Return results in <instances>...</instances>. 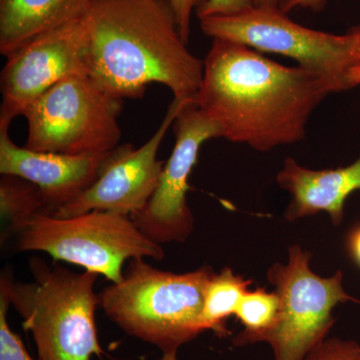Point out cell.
<instances>
[{
  "label": "cell",
  "mask_w": 360,
  "mask_h": 360,
  "mask_svg": "<svg viewBox=\"0 0 360 360\" xmlns=\"http://www.w3.org/2000/svg\"><path fill=\"white\" fill-rule=\"evenodd\" d=\"M279 307L281 300L276 291L269 292L262 288L246 291L234 314L243 326V331L232 340L234 347L262 342L276 326Z\"/></svg>",
  "instance_id": "e0dca14e"
},
{
  "label": "cell",
  "mask_w": 360,
  "mask_h": 360,
  "mask_svg": "<svg viewBox=\"0 0 360 360\" xmlns=\"http://www.w3.org/2000/svg\"><path fill=\"white\" fill-rule=\"evenodd\" d=\"M357 85H360V63L352 68L349 75H348V86H349V89H354Z\"/></svg>",
  "instance_id": "cb8c5ba5"
},
{
  "label": "cell",
  "mask_w": 360,
  "mask_h": 360,
  "mask_svg": "<svg viewBox=\"0 0 360 360\" xmlns=\"http://www.w3.org/2000/svg\"><path fill=\"white\" fill-rule=\"evenodd\" d=\"M207 0H168L176 18L180 35L187 44L191 39V16Z\"/></svg>",
  "instance_id": "ffe728a7"
},
{
  "label": "cell",
  "mask_w": 360,
  "mask_h": 360,
  "mask_svg": "<svg viewBox=\"0 0 360 360\" xmlns=\"http://www.w3.org/2000/svg\"><path fill=\"white\" fill-rule=\"evenodd\" d=\"M174 123V150L163 167L158 188L146 207L131 217L142 233L160 245L184 243L193 233L194 217L187 202L189 177L201 146L222 137L219 125L198 110L193 99L184 103Z\"/></svg>",
  "instance_id": "9c48e42d"
},
{
  "label": "cell",
  "mask_w": 360,
  "mask_h": 360,
  "mask_svg": "<svg viewBox=\"0 0 360 360\" xmlns=\"http://www.w3.org/2000/svg\"><path fill=\"white\" fill-rule=\"evenodd\" d=\"M311 257L309 251L293 245L288 264L277 262L267 271L281 300L276 326L262 340L271 347L274 360H305L328 338L336 305L356 302L343 288L340 270L333 276H317L310 269Z\"/></svg>",
  "instance_id": "ba28073f"
},
{
  "label": "cell",
  "mask_w": 360,
  "mask_h": 360,
  "mask_svg": "<svg viewBox=\"0 0 360 360\" xmlns=\"http://www.w3.org/2000/svg\"><path fill=\"white\" fill-rule=\"evenodd\" d=\"M276 180L290 194V202L284 213L286 220L295 221L324 212L338 226L345 219L348 196L360 191V158L348 167L322 170L302 167L288 158Z\"/></svg>",
  "instance_id": "4fadbf2b"
},
{
  "label": "cell",
  "mask_w": 360,
  "mask_h": 360,
  "mask_svg": "<svg viewBox=\"0 0 360 360\" xmlns=\"http://www.w3.org/2000/svg\"><path fill=\"white\" fill-rule=\"evenodd\" d=\"M253 6L257 7H281L285 0H251Z\"/></svg>",
  "instance_id": "d4e9b609"
},
{
  "label": "cell",
  "mask_w": 360,
  "mask_h": 360,
  "mask_svg": "<svg viewBox=\"0 0 360 360\" xmlns=\"http://www.w3.org/2000/svg\"><path fill=\"white\" fill-rule=\"evenodd\" d=\"M33 281L21 283L4 269L0 276L9 302L30 331L39 360H91L104 355L97 338L94 291L98 274H78L39 257L30 259Z\"/></svg>",
  "instance_id": "277c9868"
},
{
  "label": "cell",
  "mask_w": 360,
  "mask_h": 360,
  "mask_svg": "<svg viewBox=\"0 0 360 360\" xmlns=\"http://www.w3.org/2000/svg\"><path fill=\"white\" fill-rule=\"evenodd\" d=\"M11 307L4 283H0V360H39L32 359L18 333L9 328L7 312Z\"/></svg>",
  "instance_id": "ac0fdd59"
},
{
  "label": "cell",
  "mask_w": 360,
  "mask_h": 360,
  "mask_svg": "<svg viewBox=\"0 0 360 360\" xmlns=\"http://www.w3.org/2000/svg\"><path fill=\"white\" fill-rule=\"evenodd\" d=\"M194 103L222 137L270 151L302 141L311 113L338 92L328 78L284 66L238 42L212 39Z\"/></svg>",
  "instance_id": "6da1fadb"
},
{
  "label": "cell",
  "mask_w": 360,
  "mask_h": 360,
  "mask_svg": "<svg viewBox=\"0 0 360 360\" xmlns=\"http://www.w3.org/2000/svg\"><path fill=\"white\" fill-rule=\"evenodd\" d=\"M186 101L174 98L158 130L141 148L124 144L106 155L96 181L52 217L68 219L101 210L131 217L143 210L158 188L165 165L158 158V149Z\"/></svg>",
  "instance_id": "30bf717a"
},
{
  "label": "cell",
  "mask_w": 360,
  "mask_h": 360,
  "mask_svg": "<svg viewBox=\"0 0 360 360\" xmlns=\"http://www.w3.org/2000/svg\"><path fill=\"white\" fill-rule=\"evenodd\" d=\"M15 250L42 251L112 283L122 281L123 266L131 258L165 257L162 246L144 236L131 217L101 210L68 219L39 213L16 238Z\"/></svg>",
  "instance_id": "8992f818"
},
{
  "label": "cell",
  "mask_w": 360,
  "mask_h": 360,
  "mask_svg": "<svg viewBox=\"0 0 360 360\" xmlns=\"http://www.w3.org/2000/svg\"><path fill=\"white\" fill-rule=\"evenodd\" d=\"M252 281L234 274L231 267L212 274L206 284L203 296L202 326L220 338L231 335L227 319L236 314L241 298L248 291Z\"/></svg>",
  "instance_id": "2e32d148"
},
{
  "label": "cell",
  "mask_w": 360,
  "mask_h": 360,
  "mask_svg": "<svg viewBox=\"0 0 360 360\" xmlns=\"http://www.w3.org/2000/svg\"><path fill=\"white\" fill-rule=\"evenodd\" d=\"M123 99L78 72L63 78L26 110L25 148L41 153L105 158L120 146Z\"/></svg>",
  "instance_id": "5b68a950"
},
{
  "label": "cell",
  "mask_w": 360,
  "mask_h": 360,
  "mask_svg": "<svg viewBox=\"0 0 360 360\" xmlns=\"http://www.w3.org/2000/svg\"><path fill=\"white\" fill-rule=\"evenodd\" d=\"M92 0H0V53L61 26L84 20Z\"/></svg>",
  "instance_id": "5bb4252c"
},
{
  "label": "cell",
  "mask_w": 360,
  "mask_h": 360,
  "mask_svg": "<svg viewBox=\"0 0 360 360\" xmlns=\"http://www.w3.org/2000/svg\"><path fill=\"white\" fill-rule=\"evenodd\" d=\"M84 22L86 71L104 90L124 101L160 84L194 99L205 61L189 51L168 0H92Z\"/></svg>",
  "instance_id": "7a4b0ae2"
},
{
  "label": "cell",
  "mask_w": 360,
  "mask_h": 360,
  "mask_svg": "<svg viewBox=\"0 0 360 360\" xmlns=\"http://www.w3.org/2000/svg\"><path fill=\"white\" fill-rule=\"evenodd\" d=\"M326 4V0H285L281 8L285 13L295 9H311L317 13V11H323Z\"/></svg>",
  "instance_id": "7402d4cb"
},
{
  "label": "cell",
  "mask_w": 360,
  "mask_h": 360,
  "mask_svg": "<svg viewBox=\"0 0 360 360\" xmlns=\"http://www.w3.org/2000/svg\"><path fill=\"white\" fill-rule=\"evenodd\" d=\"M84 20L35 37L6 56L1 72L0 124L11 125L63 78L86 71Z\"/></svg>",
  "instance_id": "8fae6325"
},
{
  "label": "cell",
  "mask_w": 360,
  "mask_h": 360,
  "mask_svg": "<svg viewBox=\"0 0 360 360\" xmlns=\"http://www.w3.org/2000/svg\"><path fill=\"white\" fill-rule=\"evenodd\" d=\"M305 360H360V345L354 340L326 338Z\"/></svg>",
  "instance_id": "d6986e66"
},
{
  "label": "cell",
  "mask_w": 360,
  "mask_h": 360,
  "mask_svg": "<svg viewBox=\"0 0 360 360\" xmlns=\"http://www.w3.org/2000/svg\"><path fill=\"white\" fill-rule=\"evenodd\" d=\"M253 6L251 0H207L196 11L198 18L231 15Z\"/></svg>",
  "instance_id": "44dd1931"
},
{
  "label": "cell",
  "mask_w": 360,
  "mask_h": 360,
  "mask_svg": "<svg viewBox=\"0 0 360 360\" xmlns=\"http://www.w3.org/2000/svg\"><path fill=\"white\" fill-rule=\"evenodd\" d=\"M44 213V195L39 187L15 175L0 179V243L18 238L37 214Z\"/></svg>",
  "instance_id": "9a60e30c"
},
{
  "label": "cell",
  "mask_w": 360,
  "mask_h": 360,
  "mask_svg": "<svg viewBox=\"0 0 360 360\" xmlns=\"http://www.w3.org/2000/svg\"><path fill=\"white\" fill-rule=\"evenodd\" d=\"M347 245L350 257L360 266V224L348 234Z\"/></svg>",
  "instance_id": "603a6c76"
},
{
  "label": "cell",
  "mask_w": 360,
  "mask_h": 360,
  "mask_svg": "<svg viewBox=\"0 0 360 360\" xmlns=\"http://www.w3.org/2000/svg\"><path fill=\"white\" fill-rule=\"evenodd\" d=\"M9 127L0 124V174L15 175L39 186L44 198L45 214L53 215L96 181L104 158L20 148L9 137Z\"/></svg>",
  "instance_id": "7c38bea8"
},
{
  "label": "cell",
  "mask_w": 360,
  "mask_h": 360,
  "mask_svg": "<svg viewBox=\"0 0 360 360\" xmlns=\"http://www.w3.org/2000/svg\"><path fill=\"white\" fill-rule=\"evenodd\" d=\"M200 20L207 37L295 59L298 66L328 78L338 92L349 89L348 75L360 63V25L333 34L295 22L281 7L257 6Z\"/></svg>",
  "instance_id": "52a82bcc"
},
{
  "label": "cell",
  "mask_w": 360,
  "mask_h": 360,
  "mask_svg": "<svg viewBox=\"0 0 360 360\" xmlns=\"http://www.w3.org/2000/svg\"><path fill=\"white\" fill-rule=\"evenodd\" d=\"M214 272L205 265L175 274L156 269L146 258H131L122 281L98 293V307L127 335L160 348L162 354L177 352L205 333L203 296Z\"/></svg>",
  "instance_id": "3957f363"
},
{
  "label": "cell",
  "mask_w": 360,
  "mask_h": 360,
  "mask_svg": "<svg viewBox=\"0 0 360 360\" xmlns=\"http://www.w3.org/2000/svg\"><path fill=\"white\" fill-rule=\"evenodd\" d=\"M158 360H177V352H167L162 354V356Z\"/></svg>",
  "instance_id": "484cf974"
}]
</instances>
